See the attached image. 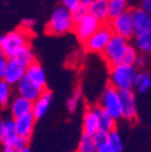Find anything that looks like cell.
<instances>
[{"label":"cell","mask_w":151,"mask_h":152,"mask_svg":"<svg viewBox=\"0 0 151 152\" xmlns=\"http://www.w3.org/2000/svg\"><path fill=\"white\" fill-rule=\"evenodd\" d=\"M3 57H5V56H4V52H3V50L0 48V58H3Z\"/></svg>","instance_id":"obj_43"},{"label":"cell","mask_w":151,"mask_h":152,"mask_svg":"<svg viewBox=\"0 0 151 152\" xmlns=\"http://www.w3.org/2000/svg\"><path fill=\"white\" fill-rule=\"evenodd\" d=\"M94 107H96V112H97L98 118H99V129L104 130L106 133L111 132L112 129H115V120L112 118L108 112H105L99 105L94 106Z\"/></svg>","instance_id":"obj_20"},{"label":"cell","mask_w":151,"mask_h":152,"mask_svg":"<svg viewBox=\"0 0 151 152\" xmlns=\"http://www.w3.org/2000/svg\"><path fill=\"white\" fill-rule=\"evenodd\" d=\"M51 100H52V93L48 92V91H44V93L41 94V96L37 98L35 102H33V109H32V113L34 115V117L37 120V118H41L50 104H51Z\"/></svg>","instance_id":"obj_17"},{"label":"cell","mask_w":151,"mask_h":152,"mask_svg":"<svg viewBox=\"0 0 151 152\" xmlns=\"http://www.w3.org/2000/svg\"><path fill=\"white\" fill-rule=\"evenodd\" d=\"M137 56H138L137 50H136L133 46H130V45H129V46L127 47L126 52H125V53H123V56H122L120 64L134 65V62H136V59H137Z\"/></svg>","instance_id":"obj_28"},{"label":"cell","mask_w":151,"mask_h":152,"mask_svg":"<svg viewBox=\"0 0 151 152\" xmlns=\"http://www.w3.org/2000/svg\"><path fill=\"white\" fill-rule=\"evenodd\" d=\"M99 106L105 112H108L115 121L119 118H122L120 94H119V91L115 87H112L111 85L106 86L105 89L103 91L100 102H99Z\"/></svg>","instance_id":"obj_5"},{"label":"cell","mask_w":151,"mask_h":152,"mask_svg":"<svg viewBox=\"0 0 151 152\" xmlns=\"http://www.w3.org/2000/svg\"><path fill=\"white\" fill-rule=\"evenodd\" d=\"M32 109H33V103L21 96L15 97L11 103V106H10L11 113L15 118L21 117L23 115H27V113L32 112Z\"/></svg>","instance_id":"obj_18"},{"label":"cell","mask_w":151,"mask_h":152,"mask_svg":"<svg viewBox=\"0 0 151 152\" xmlns=\"http://www.w3.org/2000/svg\"><path fill=\"white\" fill-rule=\"evenodd\" d=\"M108 26L110 27L112 34L122 36L127 40H130L134 37V27L133 21H132L130 10L119 15L117 17L110 18Z\"/></svg>","instance_id":"obj_6"},{"label":"cell","mask_w":151,"mask_h":152,"mask_svg":"<svg viewBox=\"0 0 151 152\" xmlns=\"http://www.w3.org/2000/svg\"><path fill=\"white\" fill-rule=\"evenodd\" d=\"M11 98V86L4 81V80H0V105L5 106L9 104Z\"/></svg>","instance_id":"obj_27"},{"label":"cell","mask_w":151,"mask_h":152,"mask_svg":"<svg viewBox=\"0 0 151 152\" xmlns=\"http://www.w3.org/2000/svg\"><path fill=\"white\" fill-rule=\"evenodd\" d=\"M84 133L87 135H93L99 130V118L96 112V107L92 106L86 110L84 115Z\"/></svg>","instance_id":"obj_16"},{"label":"cell","mask_w":151,"mask_h":152,"mask_svg":"<svg viewBox=\"0 0 151 152\" xmlns=\"http://www.w3.org/2000/svg\"><path fill=\"white\" fill-rule=\"evenodd\" d=\"M109 5V18L117 17L119 15L130 10L129 0H108Z\"/></svg>","instance_id":"obj_22"},{"label":"cell","mask_w":151,"mask_h":152,"mask_svg":"<svg viewBox=\"0 0 151 152\" xmlns=\"http://www.w3.org/2000/svg\"><path fill=\"white\" fill-rule=\"evenodd\" d=\"M18 138V134L15 127V120H7L6 121V134L4 138V145L5 146H13L16 139Z\"/></svg>","instance_id":"obj_25"},{"label":"cell","mask_w":151,"mask_h":152,"mask_svg":"<svg viewBox=\"0 0 151 152\" xmlns=\"http://www.w3.org/2000/svg\"><path fill=\"white\" fill-rule=\"evenodd\" d=\"M34 27H35V20H33V18H26V20L22 21L20 29H22L23 31L30 34V31L34 29Z\"/></svg>","instance_id":"obj_32"},{"label":"cell","mask_w":151,"mask_h":152,"mask_svg":"<svg viewBox=\"0 0 151 152\" xmlns=\"http://www.w3.org/2000/svg\"><path fill=\"white\" fill-rule=\"evenodd\" d=\"M28 37L29 34L23 31L22 29L12 30L0 35V48L3 50L4 56L7 59H12L18 50L28 45Z\"/></svg>","instance_id":"obj_3"},{"label":"cell","mask_w":151,"mask_h":152,"mask_svg":"<svg viewBox=\"0 0 151 152\" xmlns=\"http://www.w3.org/2000/svg\"><path fill=\"white\" fill-rule=\"evenodd\" d=\"M146 64H147L146 56H144V54L137 56V59H136V62H134V66H136V68H144Z\"/></svg>","instance_id":"obj_35"},{"label":"cell","mask_w":151,"mask_h":152,"mask_svg":"<svg viewBox=\"0 0 151 152\" xmlns=\"http://www.w3.org/2000/svg\"><path fill=\"white\" fill-rule=\"evenodd\" d=\"M133 40H134L133 47L138 50L140 54H144V56L151 54V29L136 34Z\"/></svg>","instance_id":"obj_19"},{"label":"cell","mask_w":151,"mask_h":152,"mask_svg":"<svg viewBox=\"0 0 151 152\" xmlns=\"http://www.w3.org/2000/svg\"><path fill=\"white\" fill-rule=\"evenodd\" d=\"M18 152H32L28 147H26V148H23V150H21V151H18Z\"/></svg>","instance_id":"obj_42"},{"label":"cell","mask_w":151,"mask_h":152,"mask_svg":"<svg viewBox=\"0 0 151 152\" xmlns=\"http://www.w3.org/2000/svg\"><path fill=\"white\" fill-rule=\"evenodd\" d=\"M74 24L71 12L58 5L51 12L46 24V33L50 35H64L74 29Z\"/></svg>","instance_id":"obj_1"},{"label":"cell","mask_w":151,"mask_h":152,"mask_svg":"<svg viewBox=\"0 0 151 152\" xmlns=\"http://www.w3.org/2000/svg\"><path fill=\"white\" fill-rule=\"evenodd\" d=\"M35 117L32 112L23 115L21 117L15 118V127H16V132L18 137H23L29 139L33 134V129H34V124H35Z\"/></svg>","instance_id":"obj_13"},{"label":"cell","mask_w":151,"mask_h":152,"mask_svg":"<svg viewBox=\"0 0 151 152\" xmlns=\"http://www.w3.org/2000/svg\"><path fill=\"white\" fill-rule=\"evenodd\" d=\"M87 13H88L87 7H85V6H82V5H79L74 11H71V16H73L74 23H75V22H78L79 20H81V18H82L85 15H87Z\"/></svg>","instance_id":"obj_31"},{"label":"cell","mask_w":151,"mask_h":152,"mask_svg":"<svg viewBox=\"0 0 151 152\" xmlns=\"http://www.w3.org/2000/svg\"><path fill=\"white\" fill-rule=\"evenodd\" d=\"M97 147L93 142L92 135H87L85 133H82V135L80 138V142H79V147H78V152H96Z\"/></svg>","instance_id":"obj_26"},{"label":"cell","mask_w":151,"mask_h":152,"mask_svg":"<svg viewBox=\"0 0 151 152\" xmlns=\"http://www.w3.org/2000/svg\"><path fill=\"white\" fill-rule=\"evenodd\" d=\"M108 145L114 152H122L123 150V142L122 139L116 129H112L108 133Z\"/></svg>","instance_id":"obj_23"},{"label":"cell","mask_w":151,"mask_h":152,"mask_svg":"<svg viewBox=\"0 0 151 152\" xmlns=\"http://www.w3.org/2000/svg\"><path fill=\"white\" fill-rule=\"evenodd\" d=\"M80 99H81V89L76 88V89H75V92H74V94L67 102V107H68V110L70 112H74L75 110L78 109V106L80 104Z\"/></svg>","instance_id":"obj_29"},{"label":"cell","mask_w":151,"mask_h":152,"mask_svg":"<svg viewBox=\"0 0 151 152\" xmlns=\"http://www.w3.org/2000/svg\"><path fill=\"white\" fill-rule=\"evenodd\" d=\"M134 86L137 87L139 93H145L151 87V77L147 72H138L134 81Z\"/></svg>","instance_id":"obj_24"},{"label":"cell","mask_w":151,"mask_h":152,"mask_svg":"<svg viewBox=\"0 0 151 152\" xmlns=\"http://www.w3.org/2000/svg\"><path fill=\"white\" fill-rule=\"evenodd\" d=\"M61 5L67 9L68 11H74L75 9H76L79 5H80V0H62L61 1Z\"/></svg>","instance_id":"obj_33"},{"label":"cell","mask_w":151,"mask_h":152,"mask_svg":"<svg viewBox=\"0 0 151 152\" xmlns=\"http://www.w3.org/2000/svg\"><path fill=\"white\" fill-rule=\"evenodd\" d=\"M16 86H17L18 96H21V97L30 100L32 103L35 102L44 93V91H45V88H41L39 86H36L30 80H28L26 76Z\"/></svg>","instance_id":"obj_10"},{"label":"cell","mask_w":151,"mask_h":152,"mask_svg":"<svg viewBox=\"0 0 151 152\" xmlns=\"http://www.w3.org/2000/svg\"><path fill=\"white\" fill-rule=\"evenodd\" d=\"M132 21L134 27V35L151 29V15L141 10L140 7H134L130 10Z\"/></svg>","instance_id":"obj_12"},{"label":"cell","mask_w":151,"mask_h":152,"mask_svg":"<svg viewBox=\"0 0 151 152\" xmlns=\"http://www.w3.org/2000/svg\"><path fill=\"white\" fill-rule=\"evenodd\" d=\"M138 7H140L149 15H151V0H140Z\"/></svg>","instance_id":"obj_37"},{"label":"cell","mask_w":151,"mask_h":152,"mask_svg":"<svg viewBox=\"0 0 151 152\" xmlns=\"http://www.w3.org/2000/svg\"><path fill=\"white\" fill-rule=\"evenodd\" d=\"M120 100H121V110L122 118L128 121H134L137 118V105H136V96L132 89L129 91H119Z\"/></svg>","instance_id":"obj_9"},{"label":"cell","mask_w":151,"mask_h":152,"mask_svg":"<svg viewBox=\"0 0 151 152\" xmlns=\"http://www.w3.org/2000/svg\"><path fill=\"white\" fill-rule=\"evenodd\" d=\"M7 62L9 59L6 57H3L0 58V79H4V75H5V71H6V68H7Z\"/></svg>","instance_id":"obj_36"},{"label":"cell","mask_w":151,"mask_h":152,"mask_svg":"<svg viewBox=\"0 0 151 152\" xmlns=\"http://www.w3.org/2000/svg\"><path fill=\"white\" fill-rule=\"evenodd\" d=\"M92 139H93V142L97 148L103 147V146L108 145V133L99 129L97 133H94L92 135Z\"/></svg>","instance_id":"obj_30"},{"label":"cell","mask_w":151,"mask_h":152,"mask_svg":"<svg viewBox=\"0 0 151 152\" xmlns=\"http://www.w3.org/2000/svg\"><path fill=\"white\" fill-rule=\"evenodd\" d=\"M92 3H93V0H80V5H82L85 7H88Z\"/></svg>","instance_id":"obj_40"},{"label":"cell","mask_w":151,"mask_h":152,"mask_svg":"<svg viewBox=\"0 0 151 152\" xmlns=\"http://www.w3.org/2000/svg\"><path fill=\"white\" fill-rule=\"evenodd\" d=\"M138 70L134 65L119 64L110 69V85L117 91H129L134 87Z\"/></svg>","instance_id":"obj_2"},{"label":"cell","mask_w":151,"mask_h":152,"mask_svg":"<svg viewBox=\"0 0 151 152\" xmlns=\"http://www.w3.org/2000/svg\"><path fill=\"white\" fill-rule=\"evenodd\" d=\"M96 152H114L111 148H110V146L109 145H105V146H103V147H99V148H97V151Z\"/></svg>","instance_id":"obj_39"},{"label":"cell","mask_w":151,"mask_h":152,"mask_svg":"<svg viewBox=\"0 0 151 152\" xmlns=\"http://www.w3.org/2000/svg\"><path fill=\"white\" fill-rule=\"evenodd\" d=\"M112 36V31L110 29V27L106 24H102L99 27V29L94 33L89 39L84 42V46L86 48V51L92 52V53H103V51L105 50L109 40Z\"/></svg>","instance_id":"obj_7"},{"label":"cell","mask_w":151,"mask_h":152,"mask_svg":"<svg viewBox=\"0 0 151 152\" xmlns=\"http://www.w3.org/2000/svg\"><path fill=\"white\" fill-rule=\"evenodd\" d=\"M4 152H17L13 146H4Z\"/></svg>","instance_id":"obj_41"},{"label":"cell","mask_w":151,"mask_h":152,"mask_svg":"<svg viewBox=\"0 0 151 152\" xmlns=\"http://www.w3.org/2000/svg\"><path fill=\"white\" fill-rule=\"evenodd\" d=\"M128 46H129V40L125 39V37H122V36L112 34L111 39L109 40L105 50L102 53L105 62L110 66L119 65L120 62H121L122 56L126 52Z\"/></svg>","instance_id":"obj_4"},{"label":"cell","mask_w":151,"mask_h":152,"mask_svg":"<svg viewBox=\"0 0 151 152\" xmlns=\"http://www.w3.org/2000/svg\"><path fill=\"white\" fill-rule=\"evenodd\" d=\"M100 26H102V23L98 20H96V18L91 16L89 13H87L81 20L75 22L73 30H74L75 35H76L78 40L84 44L99 29Z\"/></svg>","instance_id":"obj_8"},{"label":"cell","mask_w":151,"mask_h":152,"mask_svg":"<svg viewBox=\"0 0 151 152\" xmlns=\"http://www.w3.org/2000/svg\"><path fill=\"white\" fill-rule=\"evenodd\" d=\"M28 140H29V139H27V138H23V137H18V138L16 139L15 144H13V147H15V150L18 152V151H21V150H23V148L28 147Z\"/></svg>","instance_id":"obj_34"},{"label":"cell","mask_w":151,"mask_h":152,"mask_svg":"<svg viewBox=\"0 0 151 152\" xmlns=\"http://www.w3.org/2000/svg\"><path fill=\"white\" fill-rule=\"evenodd\" d=\"M87 11L102 24H106L110 20L108 0H93V3L87 7Z\"/></svg>","instance_id":"obj_14"},{"label":"cell","mask_w":151,"mask_h":152,"mask_svg":"<svg viewBox=\"0 0 151 152\" xmlns=\"http://www.w3.org/2000/svg\"><path fill=\"white\" fill-rule=\"evenodd\" d=\"M24 75H26V66H23L22 64H20L12 58L9 59L7 62V68L3 80L6 81L10 86H13L20 82L24 77Z\"/></svg>","instance_id":"obj_11"},{"label":"cell","mask_w":151,"mask_h":152,"mask_svg":"<svg viewBox=\"0 0 151 152\" xmlns=\"http://www.w3.org/2000/svg\"><path fill=\"white\" fill-rule=\"evenodd\" d=\"M13 59L17 61L20 64H22L23 66L27 68V66H29L32 63L35 62V56H34V53H33L30 46H29V45H26V46H23L21 50H18V52H17V53L15 54V57H13Z\"/></svg>","instance_id":"obj_21"},{"label":"cell","mask_w":151,"mask_h":152,"mask_svg":"<svg viewBox=\"0 0 151 152\" xmlns=\"http://www.w3.org/2000/svg\"><path fill=\"white\" fill-rule=\"evenodd\" d=\"M5 134H6V121L0 118V142L4 141Z\"/></svg>","instance_id":"obj_38"},{"label":"cell","mask_w":151,"mask_h":152,"mask_svg":"<svg viewBox=\"0 0 151 152\" xmlns=\"http://www.w3.org/2000/svg\"><path fill=\"white\" fill-rule=\"evenodd\" d=\"M26 77L28 80H30L33 83H35L36 86H39L41 88L46 87V75L45 71L41 66L40 63H37L36 61L34 63H32L29 66L26 68Z\"/></svg>","instance_id":"obj_15"}]
</instances>
